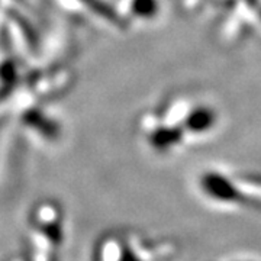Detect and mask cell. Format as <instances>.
<instances>
[{
  "label": "cell",
  "instance_id": "cell-2",
  "mask_svg": "<svg viewBox=\"0 0 261 261\" xmlns=\"http://www.w3.org/2000/svg\"><path fill=\"white\" fill-rule=\"evenodd\" d=\"M222 261H257L252 257H247V255H235V257H231V258H226V260Z\"/></svg>",
  "mask_w": 261,
  "mask_h": 261
},
{
  "label": "cell",
  "instance_id": "cell-1",
  "mask_svg": "<svg viewBox=\"0 0 261 261\" xmlns=\"http://www.w3.org/2000/svg\"><path fill=\"white\" fill-rule=\"evenodd\" d=\"M196 196L212 209L261 214V176L225 168H206L193 181Z\"/></svg>",
  "mask_w": 261,
  "mask_h": 261
}]
</instances>
